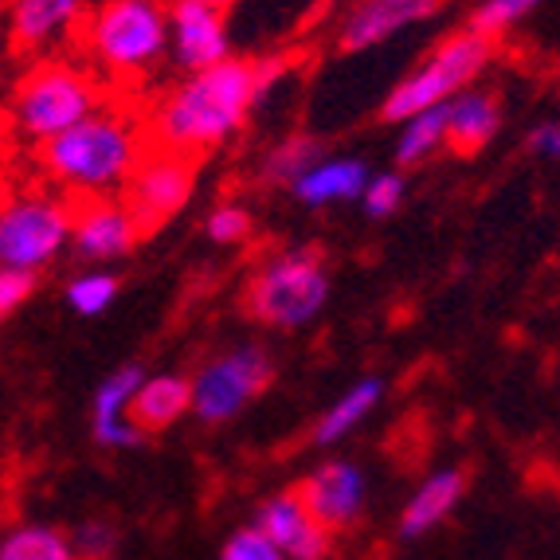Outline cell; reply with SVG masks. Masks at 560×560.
<instances>
[{
  "label": "cell",
  "mask_w": 560,
  "mask_h": 560,
  "mask_svg": "<svg viewBox=\"0 0 560 560\" xmlns=\"http://www.w3.org/2000/svg\"><path fill=\"white\" fill-rule=\"evenodd\" d=\"M282 67L267 59H235L192 71L165 94L153 110L150 145L168 153H185L197 161L200 153H212L240 138L243 126L252 121L259 98L275 86Z\"/></svg>",
  "instance_id": "6da1fadb"
},
{
  "label": "cell",
  "mask_w": 560,
  "mask_h": 560,
  "mask_svg": "<svg viewBox=\"0 0 560 560\" xmlns=\"http://www.w3.org/2000/svg\"><path fill=\"white\" fill-rule=\"evenodd\" d=\"M145 150H150V133L141 118H133L130 110L103 106L59 138L44 141L39 168L67 200L121 197V188L133 177Z\"/></svg>",
  "instance_id": "7a4b0ae2"
},
{
  "label": "cell",
  "mask_w": 560,
  "mask_h": 560,
  "mask_svg": "<svg viewBox=\"0 0 560 560\" xmlns=\"http://www.w3.org/2000/svg\"><path fill=\"white\" fill-rule=\"evenodd\" d=\"M75 39L106 79L126 86L141 83L168 56L165 0H98L83 12Z\"/></svg>",
  "instance_id": "3957f363"
},
{
  "label": "cell",
  "mask_w": 560,
  "mask_h": 560,
  "mask_svg": "<svg viewBox=\"0 0 560 560\" xmlns=\"http://www.w3.org/2000/svg\"><path fill=\"white\" fill-rule=\"evenodd\" d=\"M329 299H334V275L318 247H279L262 255L243 287L247 318L279 334L314 326Z\"/></svg>",
  "instance_id": "277c9868"
},
{
  "label": "cell",
  "mask_w": 560,
  "mask_h": 560,
  "mask_svg": "<svg viewBox=\"0 0 560 560\" xmlns=\"http://www.w3.org/2000/svg\"><path fill=\"white\" fill-rule=\"evenodd\" d=\"M103 106H106V91L86 67L67 63V59H36L20 75L16 91H12L9 118L16 138L39 150L44 141L59 138L75 121L91 118Z\"/></svg>",
  "instance_id": "5b68a950"
},
{
  "label": "cell",
  "mask_w": 560,
  "mask_h": 560,
  "mask_svg": "<svg viewBox=\"0 0 560 560\" xmlns=\"http://www.w3.org/2000/svg\"><path fill=\"white\" fill-rule=\"evenodd\" d=\"M494 63V39L478 36V32L463 28L443 36L431 47L423 63H416L393 91L384 94L381 103V121H400L416 118L423 110H435L447 98H455L458 91L475 86L486 75V67Z\"/></svg>",
  "instance_id": "8992f818"
},
{
  "label": "cell",
  "mask_w": 560,
  "mask_h": 560,
  "mask_svg": "<svg viewBox=\"0 0 560 560\" xmlns=\"http://www.w3.org/2000/svg\"><path fill=\"white\" fill-rule=\"evenodd\" d=\"M71 208L56 188H20L0 200V267L44 275L71 247Z\"/></svg>",
  "instance_id": "52a82bcc"
},
{
  "label": "cell",
  "mask_w": 560,
  "mask_h": 560,
  "mask_svg": "<svg viewBox=\"0 0 560 560\" xmlns=\"http://www.w3.org/2000/svg\"><path fill=\"white\" fill-rule=\"evenodd\" d=\"M275 381V361L262 346H232L224 353H215L197 369V376H188L192 388V404L188 411H197V420L215 428V423L235 420L252 400H259Z\"/></svg>",
  "instance_id": "ba28073f"
},
{
  "label": "cell",
  "mask_w": 560,
  "mask_h": 560,
  "mask_svg": "<svg viewBox=\"0 0 560 560\" xmlns=\"http://www.w3.org/2000/svg\"><path fill=\"white\" fill-rule=\"evenodd\" d=\"M192 188H197V161L150 145L121 188V200L141 224V232H158L192 200Z\"/></svg>",
  "instance_id": "9c48e42d"
},
{
  "label": "cell",
  "mask_w": 560,
  "mask_h": 560,
  "mask_svg": "<svg viewBox=\"0 0 560 560\" xmlns=\"http://www.w3.org/2000/svg\"><path fill=\"white\" fill-rule=\"evenodd\" d=\"M141 224L126 208L121 197H98V200H75L71 208V247L86 267H114L141 243Z\"/></svg>",
  "instance_id": "30bf717a"
},
{
  "label": "cell",
  "mask_w": 560,
  "mask_h": 560,
  "mask_svg": "<svg viewBox=\"0 0 560 560\" xmlns=\"http://www.w3.org/2000/svg\"><path fill=\"white\" fill-rule=\"evenodd\" d=\"M165 9H168V56H173V63L185 75L224 63L232 56V32H228L224 9H212L205 0H168Z\"/></svg>",
  "instance_id": "8fae6325"
},
{
  "label": "cell",
  "mask_w": 560,
  "mask_h": 560,
  "mask_svg": "<svg viewBox=\"0 0 560 560\" xmlns=\"http://www.w3.org/2000/svg\"><path fill=\"white\" fill-rule=\"evenodd\" d=\"M440 4L443 0H353L337 24V51L341 56L373 51L416 24H428Z\"/></svg>",
  "instance_id": "7c38bea8"
},
{
  "label": "cell",
  "mask_w": 560,
  "mask_h": 560,
  "mask_svg": "<svg viewBox=\"0 0 560 560\" xmlns=\"http://www.w3.org/2000/svg\"><path fill=\"white\" fill-rule=\"evenodd\" d=\"M294 494L306 505V514L334 537V533L349 529V525L361 517L369 486H364V475L357 463H349V458H329L314 475L302 478V486Z\"/></svg>",
  "instance_id": "4fadbf2b"
},
{
  "label": "cell",
  "mask_w": 560,
  "mask_h": 560,
  "mask_svg": "<svg viewBox=\"0 0 560 560\" xmlns=\"http://www.w3.org/2000/svg\"><path fill=\"white\" fill-rule=\"evenodd\" d=\"M502 98L478 83L467 86L443 103V150H451L455 158H475L502 133Z\"/></svg>",
  "instance_id": "5bb4252c"
},
{
  "label": "cell",
  "mask_w": 560,
  "mask_h": 560,
  "mask_svg": "<svg viewBox=\"0 0 560 560\" xmlns=\"http://www.w3.org/2000/svg\"><path fill=\"white\" fill-rule=\"evenodd\" d=\"M86 0H12L9 9V28L12 44L28 56H44L56 51L67 39H75L79 24H83Z\"/></svg>",
  "instance_id": "9a60e30c"
},
{
  "label": "cell",
  "mask_w": 560,
  "mask_h": 560,
  "mask_svg": "<svg viewBox=\"0 0 560 560\" xmlns=\"http://www.w3.org/2000/svg\"><path fill=\"white\" fill-rule=\"evenodd\" d=\"M255 529L290 560H326L329 545H334V537L306 514V505L299 502L294 490L271 498V502H262L259 525H255Z\"/></svg>",
  "instance_id": "2e32d148"
},
{
  "label": "cell",
  "mask_w": 560,
  "mask_h": 560,
  "mask_svg": "<svg viewBox=\"0 0 560 560\" xmlns=\"http://www.w3.org/2000/svg\"><path fill=\"white\" fill-rule=\"evenodd\" d=\"M141 376H145L141 364H118V369L94 388V400H91L94 443L126 451V447H138V443L145 440V435L130 423V400H133V393H138Z\"/></svg>",
  "instance_id": "e0dca14e"
},
{
  "label": "cell",
  "mask_w": 560,
  "mask_h": 560,
  "mask_svg": "<svg viewBox=\"0 0 560 560\" xmlns=\"http://www.w3.org/2000/svg\"><path fill=\"white\" fill-rule=\"evenodd\" d=\"M369 173H373V168L364 165L361 158H334V153H326V158L314 161V165L290 185V192H294V200H299L302 208L353 205V200L361 197Z\"/></svg>",
  "instance_id": "ac0fdd59"
},
{
  "label": "cell",
  "mask_w": 560,
  "mask_h": 560,
  "mask_svg": "<svg viewBox=\"0 0 560 560\" xmlns=\"http://www.w3.org/2000/svg\"><path fill=\"white\" fill-rule=\"evenodd\" d=\"M188 404H192L188 376H180V373L141 376L138 393H133V400H130V423L141 435L168 431L173 423L188 416Z\"/></svg>",
  "instance_id": "d6986e66"
},
{
  "label": "cell",
  "mask_w": 560,
  "mask_h": 560,
  "mask_svg": "<svg viewBox=\"0 0 560 560\" xmlns=\"http://www.w3.org/2000/svg\"><path fill=\"white\" fill-rule=\"evenodd\" d=\"M467 494V475L463 470H440L408 498L400 514V537H420V533L435 529L447 514H455V505Z\"/></svg>",
  "instance_id": "ffe728a7"
},
{
  "label": "cell",
  "mask_w": 560,
  "mask_h": 560,
  "mask_svg": "<svg viewBox=\"0 0 560 560\" xmlns=\"http://www.w3.org/2000/svg\"><path fill=\"white\" fill-rule=\"evenodd\" d=\"M381 400H384V381H381V376H361V381L349 384L346 393L337 396V400L322 411L310 440L318 443V447H334L337 440L353 435V428H361V423L376 411V404H381Z\"/></svg>",
  "instance_id": "44dd1931"
},
{
  "label": "cell",
  "mask_w": 560,
  "mask_h": 560,
  "mask_svg": "<svg viewBox=\"0 0 560 560\" xmlns=\"http://www.w3.org/2000/svg\"><path fill=\"white\" fill-rule=\"evenodd\" d=\"M118 294H121V275L114 267H83L63 287V302L71 306L75 318H103L106 310L118 302Z\"/></svg>",
  "instance_id": "7402d4cb"
},
{
  "label": "cell",
  "mask_w": 560,
  "mask_h": 560,
  "mask_svg": "<svg viewBox=\"0 0 560 560\" xmlns=\"http://www.w3.org/2000/svg\"><path fill=\"white\" fill-rule=\"evenodd\" d=\"M440 150H443V106L400 121V130H396V145H393V158H396V168H400V173L404 168L428 165Z\"/></svg>",
  "instance_id": "603a6c76"
},
{
  "label": "cell",
  "mask_w": 560,
  "mask_h": 560,
  "mask_svg": "<svg viewBox=\"0 0 560 560\" xmlns=\"http://www.w3.org/2000/svg\"><path fill=\"white\" fill-rule=\"evenodd\" d=\"M322 158H326V145H322L314 133H287V138L275 141L271 150H267V158H262V180H267V185L290 188Z\"/></svg>",
  "instance_id": "cb8c5ba5"
},
{
  "label": "cell",
  "mask_w": 560,
  "mask_h": 560,
  "mask_svg": "<svg viewBox=\"0 0 560 560\" xmlns=\"http://www.w3.org/2000/svg\"><path fill=\"white\" fill-rule=\"evenodd\" d=\"M0 560H75V549L59 529L24 525L0 541Z\"/></svg>",
  "instance_id": "d4e9b609"
},
{
  "label": "cell",
  "mask_w": 560,
  "mask_h": 560,
  "mask_svg": "<svg viewBox=\"0 0 560 560\" xmlns=\"http://www.w3.org/2000/svg\"><path fill=\"white\" fill-rule=\"evenodd\" d=\"M541 4L545 0H478L475 12H470V32L498 44L505 32H514L517 24H525Z\"/></svg>",
  "instance_id": "484cf974"
},
{
  "label": "cell",
  "mask_w": 560,
  "mask_h": 560,
  "mask_svg": "<svg viewBox=\"0 0 560 560\" xmlns=\"http://www.w3.org/2000/svg\"><path fill=\"white\" fill-rule=\"evenodd\" d=\"M205 235L215 247H240L255 235V215L243 200H220L208 208L205 215Z\"/></svg>",
  "instance_id": "4316f807"
},
{
  "label": "cell",
  "mask_w": 560,
  "mask_h": 560,
  "mask_svg": "<svg viewBox=\"0 0 560 560\" xmlns=\"http://www.w3.org/2000/svg\"><path fill=\"white\" fill-rule=\"evenodd\" d=\"M404 197H408V180H404L400 168H384V173H369L361 188V208L369 220H388V215L400 212Z\"/></svg>",
  "instance_id": "83f0119b"
},
{
  "label": "cell",
  "mask_w": 560,
  "mask_h": 560,
  "mask_svg": "<svg viewBox=\"0 0 560 560\" xmlns=\"http://www.w3.org/2000/svg\"><path fill=\"white\" fill-rule=\"evenodd\" d=\"M39 279L36 275L12 271V267H0V322H9L16 310H24L36 294Z\"/></svg>",
  "instance_id": "f1b7e54d"
},
{
  "label": "cell",
  "mask_w": 560,
  "mask_h": 560,
  "mask_svg": "<svg viewBox=\"0 0 560 560\" xmlns=\"http://www.w3.org/2000/svg\"><path fill=\"white\" fill-rule=\"evenodd\" d=\"M220 560H287V557H282V552L275 549L259 529H240V533L228 537Z\"/></svg>",
  "instance_id": "f546056e"
},
{
  "label": "cell",
  "mask_w": 560,
  "mask_h": 560,
  "mask_svg": "<svg viewBox=\"0 0 560 560\" xmlns=\"http://www.w3.org/2000/svg\"><path fill=\"white\" fill-rule=\"evenodd\" d=\"M525 153L537 161H557L560 158V121L545 118L525 133Z\"/></svg>",
  "instance_id": "4dcf8cb0"
},
{
  "label": "cell",
  "mask_w": 560,
  "mask_h": 560,
  "mask_svg": "<svg viewBox=\"0 0 560 560\" xmlns=\"http://www.w3.org/2000/svg\"><path fill=\"white\" fill-rule=\"evenodd\" d=\"M114 533L106 529V525L91 522L83 525V529L75 533V541H71V549H75V560H103V552L110 549Z\"/></svg>",
  "instance_id": "1f68e13d"
},
{
  "label": "cell",
  "mask_w": 560,
  "mask_h": 560,
  "mask_svg": "<svg viewBox=\"0 0 560 560\" xmlns=\"http://www.w3.org/2000/svg\"><path fill=\"white\" fill-rule=\"evenodd\" d=\"M205 4H212V9H232V4H235V0H205Z\"/></svg>",
  "instance_id": "d6a6232c"
}]
</instances>
